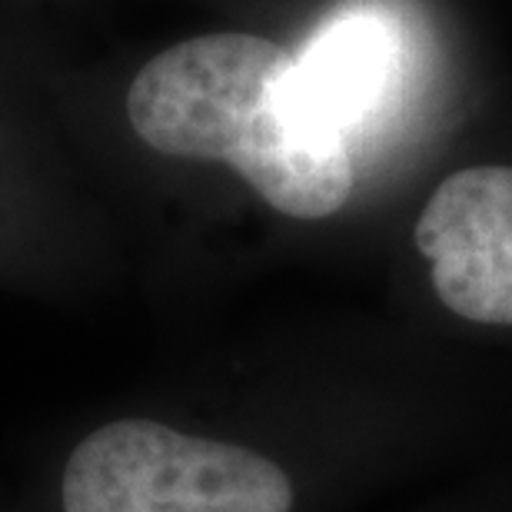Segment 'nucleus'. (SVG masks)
<instances>
[{"label":"nucleus","mask_w":512,"mask_h":512,"mask_svg":"<svg viewBox=\"0 0 512 512\" xmlns=\"http://www.w3.org/2000/svg\"><path fill=\"white\" fill-rule=\"evenodd\" d=\"M273 459L150 419L100 426L64 469V512H290Z\"/></svg>","instance_id":"nucleus-2"},{"label":"nucleus","mask_w":512,"mask_h":512,"mask_svg":"<svg viewBox=\"0 0 512 512\" xmlns=\"http://www.w3.org/2000/svg\"><path fill=\"white\" fill-rule=\"evenodd\" d=\"M416 247L456 316L512 326V167L446 177L416 223Z\"/></svg>","instance_id":"nucleus-3"},{"label":"nucleus","mask_w":512,"mask_h":512,"mask_svg":"<svg viewBox=\"0 0 512 512\" xmlns=\"http://www.w3.org/2000/svg\"><path fill=\"white\" fill-rule=\"evenodd\" d=\"M137 137L167 157L223 160L286 217L323 220L350 200V140L316 120L296 60L253 34L163 50L127 94Z\"/></svg>","instance_id":"nucleus-1"},{"label":"nucleus","mask_w":512,"mask_h":512,"mask_svg":"<svg viewBox=\"0 0 512 512\" xmlns=\"http://www.w3.org/2000/svg\"><path fill=\"white\" fill-rule=\"evenodd\" d=\"M296 60V84L316 120L350 140L403 74V37L376 10H343L316 30Z\"/></svg>","instance_id":"nucleus-4"}]
</instances>
